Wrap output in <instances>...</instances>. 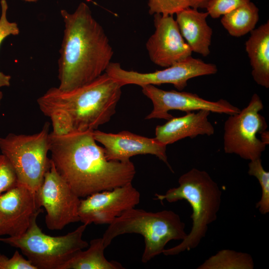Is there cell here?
Instances as JSON below:
<instances>
[{
    "label": "cell",
    "mask_w": 269,
    "mask_h": 269,
    "mask_svg": "<svg viewBox=\"0 0 269 269\" xmlns=\"http://www.w3.org/2000/svg\"><path fill=\"white\" fill-rule=\"evenodd\" d=\"M263 108L260 96L254 94L246 107L238 113L230 115L224 126L225 153H234L250 161L261 158L267 145L257 134L268 128L265 118L260 113Z\"/></svg>",
    "instance_id": "8"
},
{
    "label": "cell",
    "mask_w": 269,
    "mask_h": 269,
    "mask_svg": "<svg viewBox=\"0 0 269 269\" xmlns=\"http://www.w3.org/2000/svg\"><path fill=\"white\" fill-rule=\"evenodd\" d=\"M218 71L216 65L206 63L192 56L161 70L150 73H140L127 70L120 64L111 62L105 72L116 80L122 86L134 84L140 87L146 85L172 84L179 91L187 86L190 79L215 74Z\"/></svg>",
    "instance_id": "9"
},
{
    "label": "cell",
    "mask_w": 269,
    "mask_h": 269,
    "mask_svg": "<svg viewBox=\"0 0 269 269\" xmlns=\"http://www.w3.org/2000/svg\"><path fill=\"white\" fill-rule=\"evenodd\" d=\"M178 183V186L170 188L164 194L154 195L155 200L161 203L186 200L192 209L190 232L179 244L165 249L162 254L165 256L176 255L197 247L209 225L216 220L221 204L222 191L204 170L193 168L180 176Z\"/></svg>",
    "instance_id": "4"
},
{
    "label": "cell",
    "mask_w": 269,
    "mask_h": 269,
    "mask_svg": "<svg viewBox=\"0 0 269 269\" xmlns=\"http://www.w3.org/2000/svg\"><path fill=\"white\" fill-rule=\"evenodd\" d=\"M0 269H37L31 262L25 259L18 251L8 258L0 253Z\"/></svg>",
    "instance_id": "27"
},
{
    "label": "cell",
    "mask_w": 269,
    "mask_h": 269,
    "mask_svg": "<svg viewBox=\"0 0 269 269\" xmlns=\"http://www.w3.org/2000/svg\"><path fill=\"white\" fill-rule=\"evenodd\" d=\"M254 262L247 253L223 249L206 259L198 269H253Z\"/></svg>",
    "instance_id": "21"
},
{
    "label": "cell",
    "mask_w": 269,
    "mask_h": 269,
    "mask_svg": "<svg viewBox=\"0 0 269 269\" xmlns=\"http://www.w3.org/2000/svg\"><path fill=\"white\" fill-rule=\"evenodd\" d=\"M64 34L58 61V88L69 91L105 72L114 51L102 25L88 5L81 2L69 13L61 9Z\"/></svg>",
    "instance_id": "2"
},
{
    "label": "cell",
    "mask_w": 269,
    "mask_h": 269,
    "mask_svg": "<svg viewBox=\"0 0 269 269\" xmlns=\"http://www.w3.org/2000/svg\"><path fill=\"white\" fill-rule=\"evenodd\" d=\"M26 2H36L39 0H21Z\"/></svg>",
    "instance_id": "29"
},
{
    "label": "cell",
    "mask_w": 269,
    "mask_h": 269,
    "mask_svg": "<svg viewBox=\"0 0 269 269\" xmlns=\"http://www.w3.org/2000/svg\"><path fill=\"white\" fill-rule=\"evenodd\" d=\"M87 225L60 236H51L43 233L33 220L27 230L21 236L0 238V242L20 250L37 269H62L78 251L88 248L83 240Z\"/></svg>",
    "instance_id": "6"
},
{
    "label": "cell",
    "mask_w": 269,
    "mask_h": 269,
    "mask_svg": "<svg viewBox=\"0 0 269 269\" xmlns=\"http://www.w3.org/2000/svg\"><path fill=\"white\" fill-rule=\"evenodd\" d=\"M94 139L104 146L107 158L123 162L133 156L151 154L164 162L173 172L166 154V146L154 138H149L124 131L117 134L93 131Z\"/></svg>",
    "instance_id": "15"
},
{
    "label": "cell",
    "mask_w": 269,
    "mask_h": 269,
    "mask_svg": "<svg viewBox=\"0 0 269 269\" xmlns=\"http://www.w3.org/2000/svg\"><path fill=\"white\" fill-rule=\"evenodd\" d=\"M208 0H148L150 15H173L188 7L205 8Z\"/></svg>",
    "instance_id": "22"
},
{
    "label": "cell",
    "mask_w": 269,
    "mask_h": 269,
    "mask_svg": "<svg viewBox=\"0 0 269 269\" xmlns=\"http://www.w3.org/2000/svg\"><path fill=\"white\" fill-rule=\"evenodd\" d=\"M155 31L148 39L146 48L150 60L161 67H168L192 55L183 38L173 15L155 14Z\"/></svg>",
    "instance_id": "14"
},
{
    "label": "cell",
    "mask_w": 269,
    "mask_h": 269,
    "mask_svg": "<svg viewBox=\"0 0 269 269\" xmlns=\"http://www.w3.org/2000/svg\"><path fill=\"white\" fill-rule=\"evenodd\" d=\"M248 172L256 177L261 185L262 196L256 207L262 215H266L269 212V172L264 169L261 158L250 161Z\"/></svg>",
    "instance_id": "23"
},
{
    "label": "cell",
    "mask_w": 269,
    "mask_h": 269,
    "mask_svg": "<svg viewBox=\"0 0 269 269\" xmlns=\"http://www.w3.org/2000/svg\"><path fill=\"white\" fill-rule=\"evenodd\" d=\"M42 211L35 191L18 183L0 195V237L22 235Z\"/></svg>",
    "instance_id": "13"
},
{
    "label": "cell",
    "mask_w": 269,
    "mask_h": 269,
    "mask_svg": "<svg viewBox=\"0 0 269 269\" xmlns=\"http://www.w3.org/2000/svg\"><path fill=\"white\" fill-rule=\"evenodd\" d=\"M178 214L171 210L148 212L134 208L123 212L110 224L102 237L106 248L114 238L125 234L142 236L145 248L141 262L146 263L162 254L171 240H183L187 234Z\"/></svg>",
    "instance_id": "5"
},
{
    "label": "cell",
    "mask_w": 269,
    "mask_h": 269,
    "mask_svg": "<svg viewBox=\"0 0 269 269\" xmlns=\"http://www.w3.org/2000/svg\"><path fill=\"white\" fill-rule=\"evenodd\" d=\"M176 21L180 33L192 52L203 56L210 52L213 30L208 24L207 12L188 7L176 13Z\"/></svg>",
    "instance_id": "17"
},
{
    "label": "cell",
    "mask_w": 269,
    "mask_h": 269,
    "mask_svg": "<svg viewBox=\"0 0 269 269\" xmlns=\"http://www.w3.org/2000/svg\"><path fill=\"white\" fill-rule=\"evenodd\" d=\"M245 49L252 67V75L256 83L269 87V21L250 32Z\"/></svg>",
    "instance_id": "18"
},
{
    "label": "cell",
    "mask_w": 269,
    "mask_h": 269,
    "mask_svg": "<svg viewBox=\"0 0 269 269\" xmlns=\"http://www.w3.org/2000/svg\"><path fill=\"white\" fill-rule=\"evenodd\" d=\"M35 194L37 205L45 209V222L48 229L61 230L69 224L80 221V199L59 175L52 162Z\"/></svg>",
    "instance_id": "10"
},
{
    "label": "cell",
    "mask_w": 269,
    "mask_h": 269,
    "mask_svg": "<svg viewBox=\"0 0 269 269\" xmlns=\"http://www.w3.org/2000/svg\"><path fill=\"white\" fill-rule=\"evenodd\" d=\"M261 140L266 145L269 143V133L267 130L260 134Z\"/></svg>",
    "instance_id": "28"
},
{
    "label": "cell",
    "mask_w": 269,
    "mask_h": 269,
    "mask_svg": "<svg viewBox=\"0 0 269 269\" xmlns=\"http://www.w3.org/2000/svg\"><path fill=\"white\" fill-rule=\"evenodd\" d=\"M96 142L90 131L49 133L51 161L79 198L132 183L135 175L131 160H108Z\"/></svg>",
    "instance_id": "1"
},
{
    "label": "cell",
    "mask_w": 269,
    "mask_h": 269,
    "mask_svg": "<svg viewBox=\"0 0 269 269\" xmlns=\"http://www.w3.org/2000/svg\"><path fill=\"white\" fill-rule=\"evenodd\" d=\"M1 13L0 16V46L2 41L10 35H17L20 30L15 22L9 21L7 17L8 4L6 0L0 1ZM11 76L0 71V88L8 87L10 85Z\"/></svg>",
    "instance_id": "24"
},
{
    "label": "cell",
    "mask_w": 269,
    "mask_h": 269,
    "mask_svg": "<svg viewBox=\"0 0 269 269\" xmlns=\"http://www.w3.org/2000/svg\"><path fill=\"white\" fill-rule=\"evenodd\" d=\"M106 248L102 238L92 239L87 250L77 251L62 269H124L120 263L108 261L105 258L104 251Z\"/></svg>",
    "instance_id": "19"
},
{
    "label": "cell",
    "mask_w": 269,
    "mask_h": 269,
    "mask_svg": "<svg viewBox=\"0 0 269 269\" xmlns=\"http://www.w3.org/2000/svg\"><path fill=\"white\" fill-rule=\"evenodd\" d=\"M141 87L142 93L151 101L153 104L152 111L145 118L147 120L158 119L167 121L173 117L169 113L171 110H178L186 113L194 111L207 110L229 115L238 113L241 110L224 99L210 101L196 94L181 91L163 90L152 85Z\"/></svg>",
    "instance_id": "11"
},
{
    "label": "cell",
    "mask_w": 269,
    "mask_h": 269,
    "mask_svg": "<svg viewBox=\"0 0 269 269\" xmlns=\"http://www.w3.org/2000/svg\"><path fill=\"white\" fill-rule=\"evenodd\" d=\"M210 113L199 110L197 113H187L180 117H173L164 124L156 127L155 138L167 145L187 137L193 138L199 135H213L215 129L208 120Z\"/></svg>",
    "instance_id": "16"
},
{
    "label": "cell",
    "mask_w": 269,
    "mask_h": 269,
    "mask_svg": "<svg viewBox=\"0 0 269 269\" xmlns=\"http://www.w3.org/2000/svg\"><path fill=\"white\" fill-rule=\"evenodd\" d=\"M18 184L15 171L7 158L0 154V195Z\"/></svg>",
    "instance_id": "26"
},
{
    "label": "cell",
    "mask_w": 269,
    "mask_h": 269,
    "mask_svg": "<svg viewBox=\"0 0 269 269\" xmlns=\"http://www.w3.org/2000/svg\"><path fill=\"white\" fill-rule=\"evenodd\" d=\"M122 86L106 72L93 81L69 91L49 89L37 103L49 117L52 133L94 131L111 120L120 99Z\"/></svg>",
    "instance_id": "3"
},
{
    "label": "cell",
    "mask_w": 269,
    "mask_h": 269,
    "mask_svg": "<svg viewBox=\"0 0 269 269\" xmlns=\"http://www.w3.org/2000/svg\"><path fill=\"white\" fill-rule=\"evenodd\" d=\"M2 97H3V93L2 92L0 91V104H1V101L2 99Z\"/></svg>",
    "instance_id": "30"
},
{
    "label": "cell",
    "mask_w": 269,
    "mask_h": 269,
    "mask_svg": "<svg viewBox=\"0 0 269 269\" xmlns=\"http://www.w3.org/2000/svg\"><path fill=\"white\" fill-rule=\"evenodd\" d=\"M259 19V9L250 1L223 15L221 23L230 35L239 37L254 30Z\"/></svg>",
    "instance_id": "20"
},
{
    "label": "cell",
    "mask_w": 269,
    "mask_h": 269,
    "mask_svg": "<svg viewBox=\"0 0 269 269\" xmlns=\"http://www.w3.org/2000/svg\"><path fill=\"white\" fill-rule=\"evenodd\" d=\"M49 126L31 134L10 133L0 137L1 153L8 160L16 173L18 183L35 191L43 182L51 166L49 151Z\"/></svg>",
    "instance_id": "7"
},
{
    "label": "cell",
    "mask_w": 269,
    "mask_h": 269,
    "mask_svg": "<svg viewBox=\"0 0 269 269\" xmlns=\"http://www.w3.org/2000/svg\"><path fill=\"white\" fill-rule=\"evenodd\" d=\"M251 0H208L205 8L213 18H218Z\"/></svg>",
    "instance_id": "25"
},
{
    "label": "cell",
    "mask_w": 269,
    "mask_h": 269,
    "mask_svg": "<svg viewBox=\"0 0 269 269\" xmlns=\"http://www.w3.org/2000/svg\"><path fill=\"white\" fill-rule=\"evenodd\" d=\"M140 193L130 183L80 199L78 214L83 224H109L125 211L139 204Z\"/></svg>",
    "instance_id": "12"
}]
</instances>
